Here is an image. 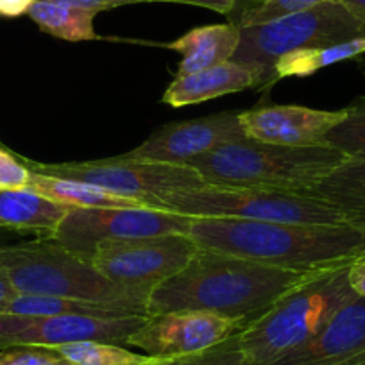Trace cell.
Returning <instances> with one entry per match:
<instances>
[{
	"mask_svg": "<svg viewBox=\"0 0 365 365\" xmlns=\"http://www.w3.org/2000/svg\"><path fill=\"white\" fill-rule=\"evenodd\" d=\"M319 272L279 269L199 247L187 265L150 292L147 315L206 312L247 326L279 297Z\"/></svg>",
	"mask_w": 365,
	"mask_h": 365,
	"instance_id": "6da1fadb",
	"label": "cell"
},
{
	"mask_svg": "<svg viewBox=\"0 0 365 365\" xmlns=\"http://www.w3.org/2000/svg\"><path fill=\"white\" fill-rule=\"evenodd\" d=\"M188 237L197 247L301 272L346 265L365 252V224H285L195 217Z\"/></svg>",
	"mask_w": 365,
	"mask_h": 365,
	"instance_id": "7a4b0ae2",
	"label": "cell"
},
{
	"mask_svg": "<svg viewBox=\"0 0 365 365\" xmlns=\"http://www.w3.org/2000/svg\"><path fill=\"white\" fill-rule=\"evenodd\" d=\"M347 269L349 263L321 270L244 326L237 333L244 365H272L321 331L356 296Z\"/></svg>",
	"mask_w": 365,
	"mask_h": 365,
	"instance_id": "3957f363",
	"label": "cell"
},
{
	"mask_svg": "<svg viewBox=\"0 0 365 365\" xmlns=\"http://www.w3.org/2000/svg\"><path fill=\"white\" fill-rule=\"evenodd\" d=\"M0 269L8 274L19 294L111 304L149 317V290L111 282L91 262L47 238L0 245Z\"/></svg>",
	"mask_w": 365,
	"mask_h": 365,
	"instance_id": "277c9868",
	"label": "cell"
},
{
	"mask_svg": "<svg viewBox=\"0 0 365 365\" xmlns=\"http://www.w3.org/2000/svg\"><path fill=\"white\" fill-rule=\"evenodd\" d=\"M347 158L333 147H292L245 138L231 142L188 167L199 172L206 185L276 188V190H314L319 182Z\"/></svg>",
	"mask_w": 365,
	"mask_h": 365,
	"instance_id": "5b68a950",
	"label": "cell"
},
{
	"mask_svg": "<svg viewBox=\"0 0 365 365\" xmlns=\"http://www.w3.org/2000/svg\"><path fill=\"white\" fill-rule=\"evenodd\" d=\"M160 210L190 217L244 219L285 224H356L310 190L202 185L165 195Z\"/></svg>",
	"mask_w": 365,
	"mask_h": 365,
	"instance_id": "8992f818",
	"label": "cell"
},
{
	"mask_svg": "<svg viewBox=\"0 0 365 365\" xmlns=\"http://www.w3.org/2000/svg\"><path fill=\"white\" fill-rule=\"evenodd\" d=\"M238 29L240 43L231 61L255 70L259 77L258 86L263 88L274 84V65L289 52L365 38V22L342 2H326L307 11Z\"/></svg>",
	"mask_w": 365,
	"mask_h": 365,
	"instance_id": "52a82bcc",
	"label": "cell"
},
{
	"mask_svg": "<svg viewBox=\"0 0 365 365\" xmlns=\"http://www.w3.org/2000/svg\"><path fill=\"white\" fill-rule=\"evenodd\" d=\"M31 170L58 178L76 179L104 188L122 197L136 199L149 208L160 210L165 195L178 190H188L206 185L205 179L188 165L158 163L115 156L93 161H70V163H36L24 160Z\"/></svg>",
	"mask_w": 365,
	"mask_h": 365,
	"instance_id": "ba28073f",
	"label": "cell"
},
{
	"mask_svg": "<svg viewBox=\"0 0 365 365\" xmlns=\"http://www.w3.org/2000/svg\"><path fill=\"white\" fill-rule=\"evenodd\" d=\"M194 219L156 208H70L47 240L90 262L103 242L188 235Z\"/></svg>",
	"mask_w": 365,
	"mask_h": 365,
	"instance_id": "9c48e42d",
	"label": "cell"
},
{
	"mask_svg": "<svg viewBox=\"0 0 365 365\" xmlns=\"http://www.w3.org/2000/svg\"><path fill=\"white\" fill-rule=\"evenodd\" d=\"M197 249L188 235L129 238L103 242L90 262L111 282L153 292L187 265Z\"/></svg>",
	"mask_w": 365,
	"mask_h": 365,
	"instance_id": "30bf717a",
	"label": "cell"
},
{
	"mask_svg": "<svg viewBox=\"0 0 365 365\" xmlns=\"http://www.w3.org/2000/svg\"><path fill=\"white\" fill-rule=\"evenodd\" d=\"M147 317L45 315L22 317L0 314V349L16 346L54 347L73 342L125 344Z\"/></svg>",
	"mask_w": 365,
	"mask_h": 365,
	"instance_id": "8fae6325",
	"label": "cell"
},
{
	"mask_svg": "<svg viewBox=\"0 0 365 365\" xmlns=\"http://www.w3.org/2000/svg\"><path fill=\"white\" fill-rule=\"evenodd\" d=\"M242 328L240 321L206 312H167L147 317L125 344L160 360H175L212 349Z\"/></svg>",
	"mask_w": 365,
	"mask_h": 365,
	"instance_id": "7c38bea8",
	"label": "cell"
},
{
	"mask_svg": "<svg viewBox=\"0 0 365 365\" xmlns=\"http://www.w3.org/2000/svg\"><path fill=\"white\" fill-rule=\"evenodd\" d=\"M240 125V111H222L194 120L167 124L129 153V160L188 165L190 161L231 142L245 140Z\"/></svg>",
	"mask_w": 365,
	"mask_h": 365,
	"instance_id": "4fadbf2b",
	"label": "cell"
},
{
	"mask_svg": "<svg viewBox=\"0 0 365 365\" xmlns=\"http://www.w3.org/2000/svg\"><path fill=\"white\" fill-rule=\"evenodd\" d=\"M346 118V108L339 111L314 110L304 106H263L242 111L240 125L245 136L256 142L276 145H321L328 131Z\"/></svg>",
	"mask_w": 365,
	"mask_h": 365,
	"instance_id": "5bb4252c",
	"label": "cell"
},
{
	"mask_svg": "<svg viewBox=\"0 0 365 365\" xmlns=\"http://www.w3.org/2000/svg\"><path fill=\"white\" fill-rule=\"evenodd\" d=\"M365 356V299L354 296L308 342L272 365H346Z\"/></svg>",
	"mask_w": 365,
	"mask_h": 365,
	"instance_id": "9a60e30c",
	"label": "cell"
},
{
	"mask_svg": "<svg viewBox=\"0 0 365 365\" xmlns=\"http://www.w3.org/2000/svg\"><path fill=\"white\" fill-rule=\"evenodd\" d=\"M259 77L255 70L235 61L220 63L212 68L188 76H175L170 86L165 90L163 103L172 108L201 104L206 101L237 93L247 88L258 86Z\"/></svg>",
	"mask_w": 365,
	"mask_h": 365,
	"instance_id": "2e32d148",
	"label": "cell"
},
{
	"mask_svg": "<svg viewBox=\"0 0 365 365\" xmlns=\"http://www.w3.org/2000/svg\"><path fill=\"white\" fill-rule=\"evenodd\" d=\"M68 212L70 206L52 201L29 187L0 190V230L47 238Z\"/></svg>",
	"mask_w": 365,
	"mask_h": 365,
	"instance_id": "e0dca14e",
	"label": "cell"
},
{
	"mask_svg": "<svg viewBox=\"0 0 365 365\" xmlns=\"http://www.w3.org/2000/svg\"><path fill=\"white\" fill-rule=\"evenodd\" d=\"M238 43L240 29L227 22L192 29L165 47L182 56L178 65V76H188L231 61Z\"/></svg>",
	"mask_w": 365,
	"mask_h": 365,
	"instance_id": "ac0fdd59",
	"label": "cell"
},
{
	"mask_svg": "<svg viewBox=\"0 0 365 365\" xmlns=\"http://www.w3.org/2000/svg\"><path fill=\"white\" fill-rule=\"evenodd\" d=\"M27 187L52 201L70 206V208H149L136 199L111 194L104 188L93 187L90 182L41 174L36 170H31Z\"/></svg>",
	"mask_w": 365,
	"mask_h": 365,
	"instance_id": "d6986e66",
	"label": "cell"
},
{
	"mask_svg": "<svg viewBox=\"0 0 365 365\" xmlns=\"http://www.w3.org/2000/svg\"><path fill=\"white\" fill-rule=\"evenodd\" d=\"M29 19L43 33L65 41L101 40L93 29V20L99 15L93 9L79 8L59 0H36L29 9Z\"/></svg>",
	"mask_w": 365,
	"mask_h": 365,
	"instance_id": "ffe728a7",
	"label": "cell"
},
{
	"mask_svg": "<svg viewBox=\"0 0 365 365\" xmlns=\"http://www.w3.org/2000/svg\"><path fill=\"white\" fill-rule=\"evenodd\" d=\"M310 192L342 210L353 222L365 224V160H346Z\"/></svg>",
	"mask_w": 365,
	"mask_h": 365,
	"instance_id": "44dd1931",
	"label": "cell"
},
{
	"mask_svg": "<svg viewBox=\"0 0 365 365\" xmlns=\"http://www.w3.org/2000/svg\"><path fill=\"white\" fill-rule=\"evenodd\" d=\"M8 315H22V317H45V315H90V317H142L133 315L124 308L111 307V304L91 303L83 299H70V297L36 296V294H19L9 303Z\"/></svg>",
	"mask_w": 365,
	"mask_h": 365,
	"instance_id": "7402d4cb",
	"label": "cell"
},
{
	"mask_svg": "<svg viewBox=\"0 0 365 365\" xmlns=\"http://www.w3.org/2000/svg\"><path fill=\"white\" fill-rule=\"evenodd\" d=\"M365 54V38L331 45V47L301 48L282 56L274 65V83L285 77H308L335 63L360 58Z\"/></svg>",
	"mask_w": 365,
	"mask_h": 365,
	"instance_id": "603a6c76",
	"label": "cell"
},
{
	"mask_svg": "<svg viewBox=\"0 0 365 365\" xmlns=\"http://www.w3.org/2000/svg\"><path fill=\"white\" fill-rule=\"evenodd\" d=\"M54 351L72 365H156L163 361L111 342H73L54 347Z\"/></svg>",
	"mask_w": 365,
	"mask_h": 365,
	"instance_id": "cb8c5ba5",
	"label": "cell"
},
{
	"mask_svg": "<svg viewBox=\"0 0 365 365\" xmlns=\"http://www.w3.org/2000/svg\"><path fill=\"white\" fill-rule=\"evenodd\" d=\"M326 2H340V0H238L235 9L227 16L230 22L237 27H249L282 19L292 13L307 11Z\"/></svg>",
	"mask_w": 365,
	"mask_h": 365,
	"instance_id": "d4e9b609",
	"label": "cell"
},
{
	"mask_svg": "<svg viewBox=\"0 0 365 365\" xmlns=\"http://www.w3.org/2000/svg\"><path fill=\"white\" fill-rule=\"evenodd\" d=\"M322 143L342 153L347 160H365V97L346 108V118L328 131Z\"/></svg>",
	"mask_w": 365,
	"mask_h": 365,
	"instance_id": "484cf974",
	"label": "cell"
},
{
	"mask_svg": "<svg viewBox=\"0 0 365 365\" xmlns=\"http://www.w3.org/2000/svg\"><path fill=\"white\" fill-rule=\"evenodd\" d=\"M156 365H244V361H242V353L238 349L237 333H235L233 336L217 344L212 349L192 354V356L163 360Z\"/></svg>",
	"mask_w": 365,
	"mask_h": 365,
	"instance_id": "4316f807",
	"label": "cell"
},
{
	"mask_svg": "<svg viewBox=\"0 0 365 365\" xmlns=\"http://www.w3.org/2000/svg\"><path fill=\"white\" fill-rule=\"evenodd\" d=\"M0 365H72L51 347L16 346L0 349Z\"/></svg>",
	"mask_w": 365,
	"mask_h": 365,
	"instance_id": "83f0119b",
	"label": "cell"
},
{
	"mask_svg": "<svg viewBox=\"0 0 365 365\" xmlns=\"http://www.w3.org/2000/svg\"><path fill=\"white\" fill-rule=\"evenodd\" d=\"M31 170L24 160L15 154L0 149V190L9 188H26L29 185Z\"/></svg>",
	"mask_w": 365,
	"mask_h": 365,
	"instance_id": "f1b7e54d",
	"label": "cell"
},
{
	"mask_svg": "<svg viewBox=\"0 0 365 365\" xmlns=\"http://www.w3.org/2000/svg\"><path fill=\"white\" fill-rule=\"evenodd\" d=\"M147 2H168V4H188L199 6V8L212 9V11L230 15L235 9L238 0H147Z\"/></svg>",
	"mask_w": 365,
	"mask_h": 365,
	"instance_id": "f546056e",
	"label": "cell"
},
{
	"mask_svg": "<svg viewBox=\"0 0 365 365\" xmlns=\"http://www.w3.org/2000/svg\"><path fill=\"white\" fill-rule=\"evenodd\" d=\"M59 2H66V4L79 6V8L93 9V11L101 13L106 9L120 8V6H131V4H142L147 0H59Z\"/></svg>",
	"mask_w": 365,
	"mask_h": 365,
	"instance_id": "4dcf8cb0",
	"label": "cell"
},
{
	"mask_svg": "<svg viewBox=\"0 0 365 365\" xmlns=\"http://www.w3.org/2000/svg\"><path fill=\"white\" fill-rule=\"evenodd\" d=\"M347 278H349V285L351 289L354 290V294L365 299V252L364 255L356 256V258L349 263Z\"/></svg>",
	"mask_w": 365,
	"mask_h": 365,
	"instance_id": "1f68e13d",
	"label": "cell"
},
{
	"mask_svg": "<svg viewBox=\"0 0 365 365\" xmlns=\"http://www.w3.org/2000/svg\"><path fill=\"white\" fill-rule=\"evenodd\" d=\"M34 2L36 0H0V16L16 19V16L27 15Z\"/></svg>",
	"mask_w": 365,
	"mask_h": 365,
	"instance_id": "d6a6232c",
	"label": "cell"
},
{
	"mask_svg": "<svg viewBox=\"0 0 365 365\" xmlns=\"http://www.w3.org/2000/svg\"><path fill=\"white\" fill-rule=\"evenodd\" d=\"M16 296H19V292H16V289L13 287L9 276L4 270L0 269V314H4V312L8 310L9 303H11Z\"/></svg>",
	"mask_w": 365,
	"mask_h": 365,
	"instance_id": "836d02e7",
	"label": "cell"
},
{
	"mask_svg": "<svg viewBox=\"0 0 365 365\" xmlns=\"http://www.w3.org/2000/svg\"><path fill=\"white\" fill-rule=\"evenodd\" d=\"M358 20L365 22V0H340Z\"/></svg>",
	"mask_w": 365,
	"mask_h": 365,
	"instance_id": "e575fe53",
	"label": "cell"
},
{
	"mask_svg": "<svg viewBox=\"0 0 365 365\" xmlns=\"http://www.w3.org/2000/svg\"><path fill=\"white\" fill-rule=\"evenodd\" d=\"M346 365H365V356L358 358V360H354V361H349V364H346Z\"/></svg>",
	"mask_w": 365,
	"mask_h": 365,
	"instance_id": "d590c367",
	"label": "cell"
}]
</instances>
